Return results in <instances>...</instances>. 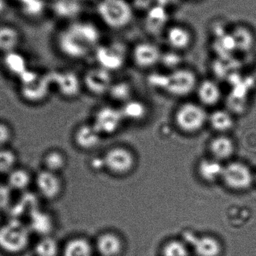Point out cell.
<instances>
[{
  "instance_id": "obj_1",
  "label": "cell",
  "mask_w": 256,
  "mask_h": 256,
  "mask_svg": "<svg viewBox=\"0 0 256 256\" xmlns=\"http://www.w3.org/2000/svg\"><path fill=\"white\" fill-rule=\"evenodd\" d=\"M100 39V31L92 23L75 21L58 32L56 45L64 57L81 60L97 48Z\"/></svg>"
},
{
  "instance_id": "obj_2",
  "label": "cell",
  "mask_w": 256,
  "mask_h": 256,
  "mask_svg": "<svg viewBox=\"0 0 256 256\" xmlns=\"http://www.w3.org/2000/svg\"><path fill=\"white\" fill-rule=\"evenodd\" d=\"M149 84L164 90L174 97H184L196 90V75L188 69H177L170 73L153 74L148 78Z\"/></svg>"
},
{
  "instance_id": "obj_3",
  "label": "cell",
  "mask_w": 256,
  "mask_h": 256,
  "mask_svg": "<svg viewBox=\"0 0 256 256\" xmlns=\"http://www.w3.org/2000/svg\"><path fill=\"white\" fill-rule=\"evenodd\" d=\"M18 81L21 97L28 103L44 102L54 87L51 73H40L31 69H28Z\"/></svg>"
},
{
  "instance_id": "obj_4",
  "label": "cell",
  "mask_w": 256,
  "mask_h": 256,
  "mask_svg": "<svg viewBox=\"0 0 256 256\" xmlns=\"http://www.w3.org/2000/svg\"><path fill=\"white\" fill-rule=\"evenodd\" d=\"M31 234L22 221L8 219L0 226V249L8 253H20L30 244Z\"/></svg>"
},
{
  "instance_id": "obj_5",
  "label": "cell",
  "mask_w": 256,
  "mask_h": 256,
  "mask_svg": "<svg viewBox=\"0 0 256 256\" xmlns=\"http://www.w3.org/2000/svg\"><path fill=\"white\" fill-rule=\"evenodd\" d=\"M97 13L104 24L114 30L128 27L134 18L132 6L126 0H100Z\"/></svg>"
},
{
  "instance_id": "obj_6",
  "label": "cell",
  "mask_w": 256,
  "mask_h": 256,
  "mask_svg": "<svg viewBox=\"0 0 256 256\" xmlns=\"http://www.w3.org/2000/svg\"><path fill=\"white\" fill-rule=\"evenodd\" d=\"M178 128L185 133H196L208 120V114L198 104L188 102L179 107L174 116Z\"/></svg>"
},
{
  "instance_id": "obj_7",
  "label": "cell",
  "mask_w": 256,
  "mask_h": 256,
  "mask_svg": "<svg viewBox=\"0 0 256 256\" xmlns=\"http://www.w3.org/2000/svg\"><path fill=\"white\" fill-rule=\"evenodd\" d=\"M221 180L228 188L234 191H244L255 182L252 170L242 162H230L224 165Z\"/></svg>"
},
{
  "instance_id": "obj_8",
  "label": "cell",
  "mask_w": 256,
  "mask_h": 256,
  "mask_svg": "<svg viewBox=\"0 0 256 256\" xmlns=\"http://www.w3.org/2000/svg\"><path fill=\"white\" fill-rule=\"evenodd\" d=\"M94 56L98 66L111 72L124 66L127 51L124 44L116 42L98 45L94 50Z\"/></svg>"
},
{
  "instance_id": "obj_9",
  "label": "cell",
  "mask_w": 256,
  "mask_h": 256,
  "mask_svg": "<svg viewBox=\"0 0 256 256\" xmlns=\"http://www.w3.org/2000/svg\"><path fill=\"white\" fill-rule=\"evenodd\" d=\"M105 168L115 175L129 174L135 166V156L130 150L124 147H114L104 156Z\"/></svg>"
},
{
  "instance_id": "obj_10",
  "label": "cell",
  "mask_w": 256,
  "mask_h": 256,
  "mask_svg": "<svg viewBox=\"0 0 256 256\" xmlns=\"http://www.w3.org/2000/svg\"><path fill=\"white\" fill-rule=\"evenodd\" d=\"M124 120L121 110L105 106L96 112L92 125L100 135H109L117 132Z\"/></svg>"
},
{
  "instance_id": "obj_11",
  "label": "cell",
  "mask_w": 256,
  "mask_h": 256,
  "mask_svg": "<svg viewBox=\"0 0 256 256\" xmlns=\"http://www.w3.org/2000/svg\"><path fill=\"white\" fill-rule=\"evenodd\" d=\"M34 184L38 194L45 199H56L62 192L63 183L58 174L46 169L36 175Z\"/></svg>"
},
{
  "instance_id": "obj_12",
  "label": "cell",
  "mask_w": 256,
  "mask_h": 256,
  "mask_svg": "<svg viewBox=\"0 0 256 256\" xmlns=\"http://www.w3.org/2000/svg\"><path fill=\"white\" fill-rule=\"evenodd\" d=\"M110 73L100 66L88 69L84 77V85L88 91L94 96L108 93L112 84Z\"/></svg>"
},
{
  "instance_id": "obj_13",
  "label": "cell",
  "mask_w": 256,
  "mask_h": 256,
  "mask_svg": "<svg viewBox=\"0 0 256 256\" xmlns=\"http://www.w3.org/2000/svg\"><path fill=\"white\" fill-rule=\"evenodd\" d=\"M52 84L63 97L74 99L80 93L81 81L72 71L51 72Z\"/></svg>"
},
{
  "instance_id": "obj_14",
  "label": "cell",
  "mask_w": 256,
  "mask_h": 256,
  "mask_svg": "<svg viewBox=\"0 0 256 256\" xmlns=\"http://www.w3.org/2000/svg\"><path fill=\"white\" fill-rule=\"evenodd\" d=\"M162 54L158 45L152 42H143L134 47L132 57L137 67L149 69L160 63Z\"/></svg>"
},
{
  "instance_id": "obj_15",
  "label": "cell",
  "mask_w": 256,
  "mask_h": 256,
  "mask_svg": "<svg viewBox=\"0 0 256 256\" xmlns=\"http://www.w3.org/2000/svg\"><path fill=\"white\" fill-rule=\"evenodd\" d=\"M186 240L196 256H221L224 251L219 239L212 235L194 236L189 233Z\"/></svg>"
},
{
  "instance_id": "obj_16",
  "label": "cell",
  "mask_w": 256,
  "mask_h": 256,
  "mask_svg": "<svg viewBox=\"0 0 256 256\" xmlns=\"http://www.w3.org/2000/svg\"><path fill=\"white\" fill-rule=\"evenodd\" d=\"M27 225L32 233L44 237L51 235L55 228V222L50 213L39 207L28 216Z\"/></svg>"
},
{
  "instance_id": "obj_17",
  "label": "cell",
  "mask_w": 256,
  "mask_h": 256,
  "mask_svg": "<svg viewBox=\"0 0 256 256\" xmlns=\"http://www.w3.org/2000/svg\"><path fill=\"white\" fill-rule=\"evenodd\" d=\"M124 249L123 240L115 233H104L96 241V249L100 256H122Z\"/></svg>"
},
{
  "instance_id": "obj_18",
  "label": "cell",
  "mask_w": 256,
  "mask_h": 256,
  "mask_svg": "<svg viewBox=\"0 0 256 256\" xmlns=\"http://www.w3.org/2000/svg\"><path fill=\"white\" fill-rule=\"evenodd\" d=\"M38 198L36 195H32L28 192H24L21 198L14 205L10 204L8 210H10V218L9 219L22 221V218L26 217L32 214V212L39 208Z\"/></svg>"
},
{
  "instance_id": "obj_19",
  "label": "cell",
  "mask_w": 256,
  "mask_h": 256,
  "mask_svg": "<svg viewBox=\"0 0 256 256\" xmlns=\"http://www.w3.org/2000/svg\"><path fill=\"white\" fill-rule=\"evenodd\" d=\"M21 42L22 35L18 29L9 24L0 25V54L19 51Z\"/></svg>"
},
{
  "instance_id": "obj_20",
  "label": "cell",
  "mask_w": 256,
  "mask_h": 256,
  "mask_svg": "<svg viewBox=\"0 0 256 256\" xmlns=\"http://www.w3.org/2000/svg\"><path fill=\"white\" fill-rule=\"evenodd\" d=\"M198 100L206 106L218 105L222 98V91L219 84L212 80H204L197 86L196 90Z\"/></svg>"
},
{
  "instance_id": "obj_21",
  "label": "cell",
  "mask_w": 256,
  "mask_h": 256,
  "mask_svg": "<svg viewBox=\"0 0 256 256\" xmlns=\"http://www.w3.org/2000/svg\"><path fill=\"white\" fill-rule=\"evenodd\" d=\"M2 67L8 74L19 80L28 69L26 58L19 51L2 55Z\"/></svg>"
},
{
  "instance_id": "obj_22",
  "label": "cell",
  "mask_w": 256,
  "mask_h": 256,
  "mask_svg": "<svg viewBox=\"0 0 256 256\" xmlns=\"http://www.w3.org/2000/svg\"><path fill=\"white\" fill-rule=\"evenodd\" d=\"M167 43L174 51H183L190 46L192 36L188 29L182 26H172L167 30Z\"/></svg>"
},
{
  "instance_id": "obj_23",
  "label": "cell",
  "mask_w": 256,
  "mask_h": 256,
  "mask_svg": "<svg viewBox=\"0 0 256 256\" xmlns=\"http://www.w3.org/2000/svg\"><path fill=\"white\" fill-rule=\"evenodd\" d=\"M102 136L93 125H84L75 132L74 141L80 148L90 150L99 145Z\"/></svg>"
},
{
  "instance_id": "obj_24",
  "label": "cell",
  "mask_w": 256,
  "mask_h": 256,
  "mask_svg": "<svg viewBox=\"0 0 256 256\" xmlns=\"http://www.w3.org/2000/svg\"><path fill=\"white\" fill-rule=\"evenodd\" d=\"M209 149L212 157L222 162L230 159L234 154L236 145L232 138L222 135L212 140Z\"/></svg>"
},
{
  "instance_id": "obj_25",
  "label": "cell",
  "mask_w": 256,
  "mask_h": 256,
  "mask_svg": "<svg viewBox=\"0 0 256 256\" xmlns=\"http://www.w3.org/2000/svg\"><path fill=\"white\" fill-rule=\"evenodd\" d=\"M224 165L214 159H204L198 165V174L202 180L207 183H214L222 178Z\"/></svg>"
},
{
  "instance_id": "obj_26",
  "label": "cell",
  "mask_w": 256,
  "mask_h": 256,
  "mask_svg": "<svg viewBox=\"0 0 256 256\" xmlns=\"http://www.w3.org/2000/svg\"><path fill=\"white\" fill-rule=\"evenodd\" d=\"M168 18L166 8L160 5H155L147 11L144 22L146 29L152 34L159 33L164 30Z\"/></svg>"
},
{
  "instance_id": "obj_27",
  "label": "cell",
  "mask_w": 256,
  "mask_h": 256,
  "mask_svg": "<svg viewBox=\"0 0 256 256\" xmlns=\"http://www.w3.org/2000/svg\"><path fill=\"white\" fill-rule=\"evenodd\" d=\"M6 176V183L10 190L21 193L27 192L33 181L31 174L27 170L16 167Z\"/></svg>"
},
{
  "instance_id": "obj_28",
  "label": "cell",
  "mask_w": 256,
  "mask_h": 256,
  "mask_svg": "<svg viewBox=\"0 0 256 256\" xmlns=\"http://www.w3.org/2000/svg\"><path fill=\"white\" fill-rule=\"evenodd\" d=\"M210 127L218 132H227L234 126V115L228 110H216L208 115Z\"/></svg>"
},
{
  "instance_id": "obj_29",
  "label": "cell",
  "mask_w": 256,
  "mask_h": 256,
  "mask_svg": "<svg viewBox=\"0 0 256 256\" xmlns=\"http://www.w3.org/2000/svg\"><path fill=\"white\" fill-rule=\"evenodd\" d=\"M94 248L88 240L76 237L64 245L62 256H94Z\"/></svg>"
},
{
  "instance_id": "obj_30",
  "label": "cell",
  "mask_w": 256,
  "mask_h": 256,
  "mask_svg": "<svg viewBox=\"0 0 256 256\" xmlns=\"http://www.w3.org/2000/svg\"><path fill=\"white\" fill-rule=\"evenodd\" d=\"M52 10L58 18L70 19L80 13L82 6L78 0H57L54 2Z\"/></svg>"
},
{
  "instance_id": "obj_31",
  "label": "cell",
  "mask_w": 256,
  "mask_h": 256,
  "mask_svg": "<svg viewBox=\"0 0 256 256\" xmlns=\"http://www.w3.org/2000/svg\"><path fill=\"white\" fill-rule=\"evenodd\" d=\"M21 13L30 19H38L44 15L46 0H18Z\"/></svg>"
},
{
  "instance_id": "obj_32",
  "label": "cell",
  "mask_w": 256,
  "mask_h": 256,
  "mask_svg": "<svg viewBox=\"0 0 256 256\" xmlns=\"http://www.w3.org/2000/svg\"><path fill=\"white\" fill-rule=\"evenodd\" d=\"M122 114L124 120L130 121H140L147 115V108L141 101L130 99L124 102L121 108Z\"/></svg>"
},
{
  "instance_id": "obj_33",
  "label": "cell",
  "mask_w": 256,
  "mask_h": 256,
  "mask_svg": "<svg viewBox=\"0 0 256 256\" xmlns=\"http://www.w3.org/2000/svg\"><path fill=\"white\" fill-rule=\"evenodd\" d=\"M43 163L44 169L58 174L66 168L67 159L60 150H51L44 156Z\"/></svg>"
},
{
  "instance_id": "obj_34",
  "label": "cell",
  "mask_w": 256,
  "mask_h": 256,
  "mask_svg": "<svg viewBox=\"0 0 256 256\" xmlns=\"http://www.w3.org/2000/svg\"><path fill=\"white\" fill-rule=\"evenodd\" d=\"M236 49L248 51L252 48L254 44V36L250 30L246 27H237L232 33Z\"/></svg>"
},
{
  "instance_id": "obj_35",
  "label": "cell",
  "mask_w": 256,
  "mask_h": 256,
  "mask_svg": "<svg viewBox=\"0 0 256 256\" xmlns=\"http://www.w3.org/2000/svg\"><path fill=\"white\" fill-rule=\"evenodd\" d=\"M38 256H57L60 252L58 242L50 235L40 237L34 246Z\"/></svg>"
},
{
  "instance_id": "obj_36",
  "label": "cell",
  "mask_w": 256,
  "mask_h": 256,
  "mask_svg": "<svg viewBox=\"0 0 256 256\" xmlns=\"http://www.w3.org/2000/svg\"><path fill=\"white\" fill-rule=\"evenodd\" d=\"M189 246L183 240H172L161 249V256H190Z\"/></svg>"
},
{
  "instance_id": "obj_37",
  "label": "cell",
  "mask_w": 256,
  "mask_h": 256,
  "mask_svg": "<svg viewBox=\"0 0 256 256\" xmlns=\"http://www.w3.org/2000/svg\"><path fill=\"white\" fill-rule=\"evenodd\" d=\"M18 157L7 147L0 148V175H8L16 167Z\"/></svg>"
},
{
  "instance_id": "obj_38",
  "label": "cell",
  "mask_w": 256,
  "mask_h": 256,
  "mask_svg": "<svg viewBox=\"0 0 256 256\" xmlns=\"http://www.w3.org/2000/svg\"><path fill=\"white\" fill-rule=\"evenodd\" d=\"M108 93H110L112 99L124 103L130 99L131 88L129 84L124 81L112 83Z\"/></svg>"
},
{
  "instance_id": "obj_39",
  "label": "cell",
  "mask_w": 256,
  "mask_h": 256,
  "mask_svg": "<svg viewBox=\"0 0 256 256\" xmlns=\"http://www.w3.org/2000/svg\"><path fill=\"white\" fill-rule=\"evenodd\" d=\"M12 192L6 183H0V212L8 210L12 204Z\"/></svg>"
},
{
  "instance_id": "obj_40",
  "label": "cell",
  "mask_w": 256,
  "mask_h": 256,
  "mask_svg": "<svg viewBox=\"0 0 256 256\" xmlns=\"http://www.w3.org/2000/svg\"><path fill=\"white\" fill-rule=\"evenodd\" d=\"M180 57L178 54L174 53L168 52L165 54H162L161 57L160 63H162L166 67L171 69L172 70L178 69V66L180 63Z\"/></svg>"
},
{
  "instance_id": "obj_41",
  "label": "cell",
  "mask_w": 256,
  "mask_h": 256,
  "mask_svg": "<svg viewBox=\"0 0 256 256\" xmlns=\"http://www.w3.org/2000/svg\"><path fill=\"white\" fill-rule=\"evenodd\" d=\"M13 138V132L8 125L0 122V148L6 147Z\"/></svg>"
},
{
  "instance_id": "obj_42",
  "label": "cell",
  "mask_w": 256,
  "mask_h": 256,
  "mask_svg": "<svg viewBox=\"0 0 256 256\" xmlns=\"http://www.w3.org/2000/svg\"><path fill=\"white\" fill-rule=\"evenodd\" d=\"M153 1L154 0H135V6L137 9L148 10L153 6L152 5Z\"/></svg>"
},
{
  "instance_id": "obj_43",
  "label": "cell",
  "mask_w": 256,
  "mask_h": 256,
  "mask_svg": "<svg viewBox=\"0 0 256 256\" xmlns=\"http://www.w3.org/2000/svg\"><path fill=\"white\" fill-rule=\"evenodd\" d=\"M178 0H156V4L160 6H164V7H167L168 6L177 3Z\"/></svg>"
},
{
  "instance_id": "obj_44",
  "label": "cell",
  "mask_w": 256,
  "mask_h": 256,
  "mask_svg": "<svg viewBox=\"0 0 256 256\" xmlns=\"http://www.w3.org/2000/svg\"><path fill=\"white\" fill-rule=\"evenodd\" d=\"M8 1V0H0V17L2 16L7 10Z\"/></svg>"
},
{
  "instance_id": "obj_45",
  "label": "cell",
  "mask_w": 256,
  "mask_h": 256,
  "mask_svg": "<svg viewBox=\"0 0 256 256\" xmlns=\"http://www.w3.org/2000/svg\"><path fill=\"white\" fill-rule=\"evenodd\" d=\"M254 179H255V182L256 183V173L255 174H254Z\"/></svg>"
},
{
  "instance_id": "obj_46",
  "label": "cell",
  "mask_w": 256,
  "mask_h": 256,
  "mask_svg": "<svg viewBox=\"0 0 256 256\" xmlns=\"http://www.w3.org/2000/svg\"><path fill=\"white\" fill-rule=\"evenodd\" d=\"M78 1L82 2V1H86V0H78Z\"/></svg>"
},
{
  "instance_id": "obj_47",
  "label": "cell",
  "mask_w": 256,
  "mask_h": 256,
  "mask_svg": "<svg viewBox=\"0 0 256 256\" xmlns=\"http://www.w3.org/2000/svg\"><path fill=\"white\" fill-rule=\"evenodd\" d=\"M52 2L57 1V0H52Z\"/></svg>"
},
{
  "instance_id": "obj_48",
  "label": "cell",
  "mask_w": 256,
  "mask_h": 256,
  "mask_svg": "<svg viewBox=\"0 0 256 256\" xmlns=\"http://www.w3.org/2000/svg\"><path fill=\"white\" fill-rule=\"evenodd\" d=\"M13 1L16 2V1H18V0H13Z\"/></svg>"
}]
</instances>
